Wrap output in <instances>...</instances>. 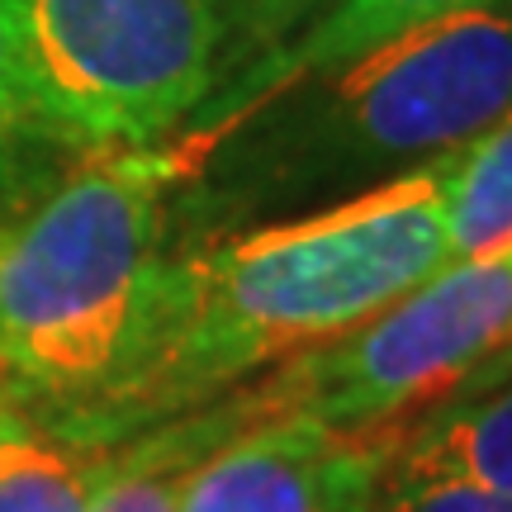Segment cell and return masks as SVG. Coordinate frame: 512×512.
<instances>
[{
  "instance_id": "6da1fadb",
  "label": "cell",
  "mask_w": 512,
  "mask_h": 512,
  "mask_svg": "<svg viewBox=\"0 0 512 512\" xmlns=\"http://www.w3.org/2000/svg\"><path fill=\"white\" fill-rule=\"evenodd\" d=\"M451 266L437 157L356 200L162 266L133 366L81 418L48 427L81 446H119L185 418L223 384L328 347Z\"/></svg>"
},
{
  "instance_id": "7a4b0ae2",
  "label": "cell",
  "mask_w": 512,
  "mask_h": 512,
  "mask_svg": "<svg viewBox=\"0 0 512 512\" xmlns=\"http://www.w3.org/2000/svg\"><path fill=\"white\" fill-rule=\"evenodd\" d=\"M166 181L143 152L95 157L0 238V375L53 408L38 427L81 418L133 366L162 275Z\"/></svg>"
},
{
  "instance_id": "3957f363",
  "label": "cell",
  "mask_w": 512,
  "mask_h": 512,
  "mask_svg": "<svg viewBox=\"0 0 512 512\" xmlns=\"http://www.w3.org/2000/svg\"><path fill=\"white\" fill-rule=\"evenodd\" d=\"M512 361V256L451 261L413 294L328 347L290 356L252 389L261 418L323 427H399L437 413L465 389L498 380Z\"/></svg>"
},
{
  "instance_id": "277c9868",
  "label": "cell",
  "mask_w": 512,
  "mask_h": 512,
  "mask_svg": "<svg viewBox=\"0 0 512 512\" xmlns=\"http://www.w3.org/2000/svg\"><path fill=\"white\" fill-rule=\"evenodd\" d=\"M38 119L147 143L214 86V0H5Z\"/></svg>"
},
{
  "instance_id": "5b68a950",
  "label": "cell",
  "mask_w": 512,
  "mask_h": 512,
  "mask_svg": "<svg viewBox=\"0 0 512 512\" xmlns=\"http://www.w3.org/2000/svg\"><path fill=\"white\" fill-rule=\"evenodd\" d=\"M332 76V147L356 162L446 157L512 114V0L427 19Z\"/></svg>"
},
{
  "instance_id": "8992f818",
  "label": "cell",
  "mask_w": 512,
  "mask_h": 512,
  "mask_svg": "<svg viewBox=\"0 0 512 512\" xmlns=\"http://www.w3.org/2000/svg\"><path fill=\"white\" fill-rule=\"evenodd\" d=\"M408 432L266 418L228 437L185 484L176 512H375Z\"/></svg>"
},
{
  "instance_id": "52a82bcc",
  "label": "cell",
  "mask_w": 512,
  "mask_h": 512,
  "mask_svg": "<svg viewBox=\"0 0 512 512\" xmlns=\"http://www.w3.org/2000/svg\"><path fill=\"white\" fill-rule=\"evenodd\" d=\"M403 484H475L512 498V375L413 422L380 489Z\"/></svg>"
},
{
  "instance_id": "ba28073f",
  "label": "cell",
  "mask_w": 512,
  "mask_h": 512,
  "mask_svg": "<svg viewBox=\"0 0 512 512\" xmlns=\"http://www.w3.org/2000/svg\"><path fill=\"white\" fill-rule=\"evenodd\" d=\"M266 422L256 413L252 389L233 394L209 413H185L162 427H147L138 437L114 446V475L91 503V512H176L185 498V484L228 437L242 427Z\"/></svg>"
},
{
  "instance_id": "9c48e42d",
  "label": "cell",
  "mask_w": 512,
  "mask_h": 512,
  "mask_svg": "<svg viewBox=\"0 0 512 512\" xmlns=\"http://www.w3.org/2000/svg\"><path fill=\"white\" fill-rule=\"evenodd\" d=\"M114 446H81L0 403V512H91Z\"/></svg>"
},
{
  "instance_id": "30bf717a",
  "label": "cell",
  "mask_w": 512,
  "mask_h": 512,
  "mask_svg": "<svg viewBox=\"0 0 512 512\" xmlns=\"http://www.w3.org/2000/svg\"><path fill=\"white\" fill-rule=\"evenodd\" d=\"M437 190L451 261L512 252V114L437 157Z\"/></svg>"
},
{
  "instance_id": "8fae6325",
  "label": "cell",
  "mask_w": 512,
  "mask_h": 512,
  "mask_svg": "<svg viewBox=\"0 0 512 512\" xmlns=\"http://www.w3.org/2000/svg\"><path fill=\"white\" fill-rule=\"evenodd\" d=\"M475 5H494V0H337L304 34L299 48L275 57L271 72H280V81H294L304 72H337L384 38L408 34L427 19L456 15V10H475Z\"/></svg>"
},
{
  "instance_id": "7c38bea8",
  "label": "cell",
  "mask_w": 512,
  "mask_h": 512,
  "mask_svg": "<svg viewBox=\"0 0 512 512\" xmlns=\"http://www.w3.org/2000/svg\"><path fill=\"white\" fill-rule=\"evenodd\" d=\"M375 512H512V498L475 484H403L380 489Z\"/></svg>"
},
{
  "instance_id": "4fadbf2b",
  "label": "cell",
  "mask_w": 512,
  "mask_h": 512,
  "mask_svg": "<svg viewBox=\"0 0 512 512\" xmlns=\"http://www.w3.org/2000/svg\"><path fill=\"white\" fill-rule=\"evenodd\" d=\"M29 119H38V114H34V100H29L24 67H19L15 29H10L5 0H0V133L15 128V124H29Z\"/></svg>"
},
{
  "instance_id": "5bb4252c",
  "label": "cell",
  "mask_w": 512,
  "mask_h": 512,
  "mask_svg": "<svg viewBox=\"0 0 512 512\" xmlns=\"http://www.w3.org/2000/svg\"><path fill=\"white\" fill-rule=\"evenodd\" d=\"M313 5H323V0H242V29H247V38H280Z\"/></svg>"
},
{
  "instance_id": "9a60e30c",
  "label": "cell",
  "mask_w": 512,
  "mask_h": 512,
  "mask_svg": "<svg viewBox=\"0 0 512 512\" xmlns=\"http://www.w3.org/2000/svg\"><path fill=\"white\" fill-rule=\"evenodd\" d=\"M503 375H512V361H508V370H503ZM503 375H498V380H503Z\"/></svg>"
},
{
  "instance_id": "2e32d148",
  "label": "cell",
  "mask_w": 512,
  "mask_h": 512,
  "mask_svg": "<svg viewBox=\"0 0 512 512\" xmlns=\"http://www.w3.org/2000/svg\"><path fill=\"white\" fill-rule=\"evenodd\" d=\"M508 256H512V252H508Z\"/></svg>"
}]
</instances>
